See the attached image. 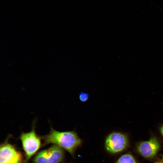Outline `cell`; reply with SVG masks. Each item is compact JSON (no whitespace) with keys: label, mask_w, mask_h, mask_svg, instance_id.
Listing matches in <instances>:
<instances>
[{"label":"cell","mask_w":163,"mask_h":163,"mask_svg":"<svg viewBox=\"0 0 163 163\" xmlns=\"http://www.w3.org/2000/svg\"><path fill=\"white\" fill-rule=\"evenodd\" d=\"M42 146L53 144L68 152L74 158L75 152L81 146L82 141L75 131L60 132L52 127L48 134L41 136Z\"/></svg>","instance_id":"1"},{"label":"cell","mask_w":163,"mask_h":163,"mask_svg":"<svg viewBox=\"0 0 163 163\" xmlns=\"http://www.w3.org/2000/svg\"><path fill=\"white\" fill-rule=\"evenodd\" d=\"M23 149L25 153L24 163L28 161L38 151L41 146V136H38L35 131V122L34 123L32 129L27 133L22 132L20 136Z\"/></svg>","instance_id":"2"},{"label":"cell","mask_w":163,"mask_h":163,"mask_svg":"<svg viewBox=\"0 0 163 163\" xmlns=\"http://www.w3.org/2000/svg\"><path fill=\"white\" fill-rule=\"evenodd\" d=\"M129 138L126 133L113 131L107 135L105 139L104 146L107 152L116 155L123 152L128 147Z\"/></svg>","instance_id":"3"},{"label":"cell","mask_w":163,"mask_h":163,"mask_svg":"<svg viewBox=\"0 0 163 163\" xmlns=\"http://www.w3.org/2000/svg\"><path fill=\"white\" fill-rule=\"evenodd\" d=\"M65 157L64 149L53 145L38 153L34 157L33 163H60L64 161Z\"/></svg>","instance_id":"4"},{"label":"cell","mask_w":163,"mask_h":163,"mask_svg":"<svg viewBox=\"0 0 163 163\" xmlns=\"http://www.w3.org/2000/svg\"><path fill=\"white\" fill-rule=\"evenodd\" d=\"M10 136H8L5 141L1 144L0 163H24L21 153L8 142Z\"/></svg>","instance_id":"5"},{"label":"cell","mask_w":163,"mask_h":163,"mask_svg":"<svg viewBox=\"0 0 163 163\" xmlns=\"http://www.w3.org/2000/svg\"><path fill=\"white\" fill-rule=\"evenodd\" d=\"M160 147V143L155 136H152L147 141H142L136 146L138 153L142 157L147 158L155 157Z\"/></svg>","instance_id":"6"},{"label":"cell","mask_w":163,"mask_h":163,"mask_svg":"<svg viewBox=\"0 0 163 163\" xmlns=\"http://www.w3.org/2000/svg\"><path fill=\"white\" fill-rule=\"evenodd\" d=\"M115 163H137V162L131 154L126 153L120 156Z\"/></svg>","instance_id":"7"},{"label":"cell","mask_w":163,"mask_h":163,"mask_svg":"<svg viewBox=\"0 0 163 163\" xmlns=\"http://www.w3.org/2000/svg\"><path fill=\"white\" fill-rule=\"evenodd\" d=\"M88 94L86 93L82 92L79 94V98L80 100L82 102L87 101L89 98Z\"/></svg>","instance_id":"8"},{"label":"cell","mask_w":163,"mask_h":163,"mask_svg":"<svg viewBox=\"0 0 163 163\" xmlns=\"http://www.w3.org/2000/svg\"><path fill=\"white\" fill-rule=\"evenodd\" d=\"M160 131L163 137V125L160 127Z\"/></svg>","instance_id":"9"},{"label":"cell","mask_w":163,"mask_h":163,"mask_svg":"<svg viewBox=\"0 0 163 163\" xmlns=\"http://www.w3.org/2000/svg\"><path fill=\"white\" fill-rule=\"evenodd\" d=\"M154 163H161L160 162L157 161V162H155Z\"/></svg>","instance_id":"10"},{"label":"cell","mask_w":163,"mask_h":163,"mask_svg":"<svg viewBox=\"0 0 163 163\" xmlns=\"http://www.w3.org/2000/svg\"><path fill=\"white\" fill-rule=\"evenodd\" d=\"M162 161L163 162V156H162Z\"/></svg>","instance_id":"11"}]
</instances>
